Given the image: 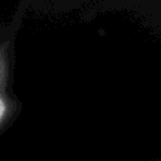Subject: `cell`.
Masks as SVG:
<instances>
[{
	"label": "cell",
	"instance_id": "1",
	"mask_svg": "<svg viewBox=\"0 0 161 161\" xmlns=\"http://www.w3.org/2000/svg\"><path fill=\"white\" fill-rule=\"evenodd\" d=\"M29 10L44 14H64L82 10L84 18L108 11H126L147 23L158 24L161 0H30Z\"/></svg>",
	"mask_w": 161,
	"mask_h": 161
}]
</instances>
